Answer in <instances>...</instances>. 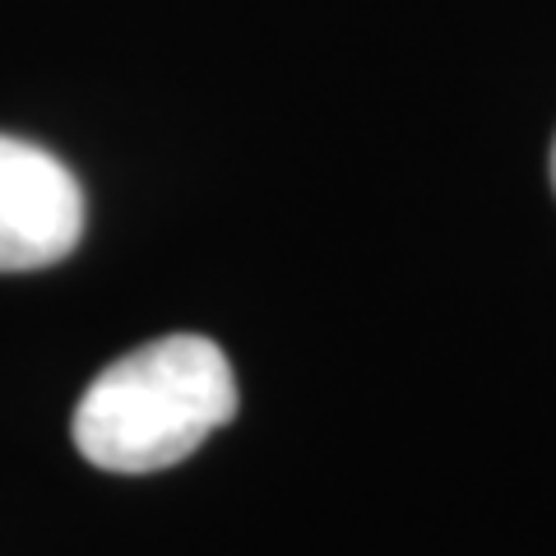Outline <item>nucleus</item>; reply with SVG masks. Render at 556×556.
<instances>
[{
  "label": "nucleus",
  "instance_id": "nucleus-1",
  "mask_svg": "<svg viewBox=\"0 0 556 556\" xmlns=\"http://www.w3.org/2000/svg\"><path fill=\"white\" fill-rule=\"evenodd\" d=\"M237 380L204 334H167L112 362L70 417L79 455L108 473H159L228 427Z\"/></svg>",
  "mask_w": 556,
  "mask_h": 556
},
{
  "label": "nucleus",
  "instance_id": "nucleus-2",
  "mask_svg": "<svg viewBox=\"0 0 556 556\" xmlns=\"http://www.w3.org/2000/svg\"><path fill=\"white\" fill-rule=\"evenodd\" d=\"M84 190L61 159L0 135V269H42L79 247Z\"/></svg>",
  "mask_w": 556,
  "mask_h": 556
},
{
  "label": "nucleus",
  "instance_id": "nucleus-3",
  "mask_svg": "<svg viewBox=\"0 0 556 556\" xmlns=\"http://www.w3.org/2000/svg\"><path fill=\"white\" fill-rule=\"evenodd\" d=\"M552 186H556V144H552Z\"/></svg>",
  "mask_w": 556,
  "mask_h": 556
}]
</instances>
